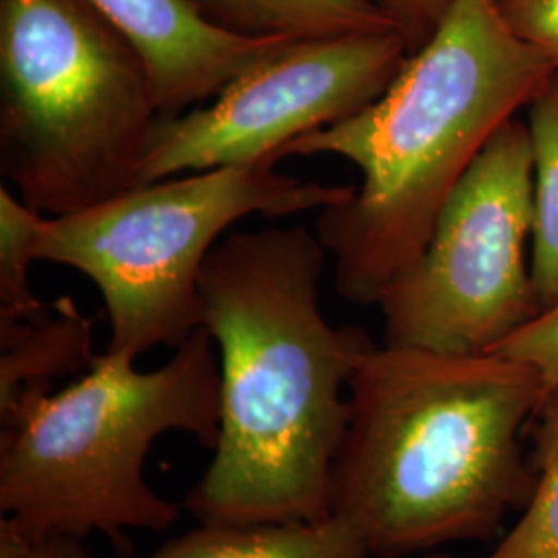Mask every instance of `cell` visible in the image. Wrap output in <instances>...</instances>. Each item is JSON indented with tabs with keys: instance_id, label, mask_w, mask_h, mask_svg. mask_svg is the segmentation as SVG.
Wrapping results in <instances>:
<instances>
[{
	"instance_id": "19",
	"label": "cell",
	"mask_w": 558,
	"mask_h": 558,
	"mask_svg": "<svg viewBox=\"0 0 558 558\" xmlns=\"http://www.w3.org/2000/svg\"><path fill=\"white\" fill-rule=\"evenodd\" d=\"M0 558H92L80 538L41 536L29 538L0 523Z\"/></svg>"
},
{
	"instance_id": "20",
	"label": "cell",
	"mask_w": 558,
	"mask_h": 558,
	"mask_svg": "<svg viewBox=\"0 0 558 558\" xmlns=\"http://www.w3.org/2000/svg\"><path fill=\"white\" fill-rule=\"evenodd\" d=\"M426 558H456V557H449V555H433V557H426Z\"/></svg>"
},
{
	"instance_id": "11",
	"label": "cell",
	"mask_w": 558,
	"mask_h": 558,
	"mask_svg": "<svg viewBox=\"0 0 558 558\" xmlns=\"http://www.w3.org/2000/svg\"><path fill=\"white\" fill-rule=\"evenodd\" d=\"M0 410L29 387H50L54 377L89 371L94 356V323L73 299L52 302L38 320L0 325Z\"/></svg>"
},
{
	"instance_id": "14",
	"label": "cell",
	"mask_w": 558,
	"mask_h": 558,
	"mask_svg": "<svg viewBox=\"0 0 558 558\" xmlns=\"http://www.w3.org/2000/svg\"><path fill=\"white\" fill-rule=\"evenodd\" d=\"M530 426L536 488L515 527L486 558H558V387Z\"/></svg>"
},
{
	"instance_id": "3",
	"label": "cell",
	"mask_w": 558,
	"mask_h": 558,
	"mask_svg": "<svg viewBox=\"0 0 558 558\" xmlns=\"http://www.w3.org/2000/svg\"><path fill=\"white\" fill-rule=\"evenodd\" d=\"M553 75L509 29L497 0H456L383 96L279 151V160L339 156L362 172L359 191L317 218L341 299L379 304L424 253L486 143Z\"/></svg>"
},
{
	"instance_id": "17",
	"label": "cell",
	"mask_w": 558,
	"mask_h": 558,
	"mask_svg": "<svg viewBox=\"0 0 558 558\" xmlns=\"http://www.w3.org/2000/svg\"><path fill=\"white\" fill-rule=\"evenodd\" d=\"M500 17L558 75V0H497Z\"/></svg>"
},
{
	"instance_id": "18",
	"label": "cell",
	"mask_w": 558,
	"mask_h": 558,
	"mask_svg": "<svg viewBox=\"0 0 558 558\" xmlns=\"http://www.w3.org/2000/svg\"><path fill=\"white\" fill-rule=\"evenodd\" d=\"M391 21L399 36L408 44L410 54L435 36L440 21L456 0H366Z\"/></svg>"
},
{
	"instance_id": "6",
	"label": "cell",
	"mask_w": 558,
	"mask_h": 558,
	"mask_svg": "<svg viewBox=\"0 0 558 558\" xmlns=\"http://www.w3.org/2000/svg\"><path fill=\"white\" fill-rule=\"evenodd\" d=\"M278 161L156 180L77 214L44 218L38 260L77 269L100 290L110 354L179 348L203 327L201 274L246 216L286 218L350 199L354 189L279 174Z\"/></svg>"
},
{
	"instance_id": "1",
	"label": "cell",
	"mask_w": 558,
	"mask_h": 558,
	"mask_svg": "<svg viewBox=\"0 0 558 558\" xmlns=\"http://www.w3.org/2000/svg\"><path fill=\"white\" fill-rule=\"evenodd\" d=\"M319 236L302 226L239 232L201 274L203 327L220 348V439L186 509L201 523L331 515L329 486L350 420L343 391L377 345L320 313Z\"/></svg>"
},
{
	"instance_id": "12",
	"label": "cell",
	"mask_w": 558,
	"mask_h": 558,
	"mask_svg": "<svg viewBox=\"0 0 558 558\" xmlns=\"http://www.w3.org/2000/svg\"><path fill=\"white\" fill-rule=\"evenodd\" d=\"M214 27L248 40H319L396 29L366 0H193Z\"/></svg>"
},
{
	"instance_id": "2",
	"label": "cell",
	"mask_w": 558,
	"mask_h": 558,
	"mask_svg": "<svg viewBox=\"0 0 558 558\" xmlns=\"http://www.w3.org/2000/svg\"><path fill=\"white\" fill-rule=\"evenodd\" d=\"M329 509L373 558L488 542L536 488L523 430L546 399L538 371L502 354L377 345L348 387Z\"/></svg>"
},
{
	"instance_id": "16",
	"label": "cell",
	"mask_w": 558,
	"mask_h": 558,
	"mask_svg": "<svg viewBox=\"0 0 558 558\" xmlns=\"http://www.w3.org/2000/svg\"><path fill=\"white\" fill-rule=\"evenodd\" d=\"M493 354L532 364L542 377L548 398L558 387V302L500 343Z\"/></svg>"
},
{
	"instance_id": "8",
	"label": "cell",
	"mask_w": 558,
	"mask_h": 558,
	"mask_svg": "<svg viewBox=\"0 0 558 558\" xmlns=\"http://www.w3.org/2000/svg\"><path fill=\"white\" fill-rule=\"evenodd\" d=\"M408 57L396 29L281 41L207 106L158 117L133 186L279 161L288 143L350 119L383 96Z\"/></svg>"
},
{
	"instance_id": "13",
	"label": "cell",
	"mask_w": 558,
	"mask_h": 558,
	"mask_svg": "<svg viewBox=\"0 0 558 558\" xmlns=\"http://www.w3.org/2000/svg\"><path fill=\"white\" fill-rule=\"evenodd\" d=\"M525 112L534 154L532 278L542 313L558 302V75Z\"/></svg>"
},
{
	"instance_id": "15",
	"label": "cell",
	"mask_w": 558,
	"mask_h": 558,
	"mask_svg": "<svg viewBox=\"0 0 558 558\" xmlns=\"http://www.w3.org/2000/svg\"><path fill=\"white\" fill-rule=\"evenodd\" d=\"M44 218L7 186L0 189V325L38 320L52 311V302L38 299L29 283Z\"/></svg>"
},
{
	"instance_id": "4",
	"label": "cell",
	"mask_w": 558,
	"mask_h": 558,
	"mask_svg": "<svg viewBox=\"0 0 558 558\" xmlns=\"http://www.w3.org/2000/svg\"><path fill=\"white\" fill-rule=\"evenodd\" d=\"M216 341L199 327L163 366L101 354L73 385L21 391L0 410V513L29 538L100 532L129 553L126 530L163 532L180 507L145 480L154 440L170 430L220 439Z\"/></svg>"
},
{
	"instance_id": "9",
	"label": "cell",
	"mask_w": 558,
	"mask_h": 558,
	"mask_svg": "<svg viewBox=\"0 0 558 558\" xmlns=\"http://www.w3.org/2000/svg\"><path fill=\"white\" fill-rule=\"evenodd\" d=\"M129 41L149 73L160 117L214 100L286 40H248L214 27L193 0H89Z\"/></svg>"
},
{
	"instance_id": "7",
	"label": "cell",
	"mask_w": 558,
	"mask_h": 558,
	"mask_svg": "<svg viewBox=\"0 0 558 558\" xmlns=\"http://www.w3.org/2000/svg\"><path fill=\"white\" fill-rule=\"evenodd\" d=\"M532 232L534 154L515 117L459 180L418 260L380 296L383 343L493 354L539 315Z\"/></svg>"
},
{
	"instance_id": "10",
	"label": "cell",
	"mask_w": 558,
	"mask_h": 558,
	"mask_svg": "<svg viewBox=\"0 0 558 558\" xmlns=\"http://www.w3.org/2000/svg\"><path fill=\"white\" fill-rule=\"evenodd\" d=\"M151 558H373L341 519L288 523H201Z\"/></svg>"
},
{
	"instance_id": "5",
	"label": "cell",
	"mask_w": 558,
	"mask_h": 558,
	"mask_svg": "<svg viewBox=\"0 0 558 558\" xmlns=\"http://www.w3.org/2000/svg\"><path fill=\"white\" fill-rule=\"evenodd\" d=\"M158 117L145 62L89 0H0V172L27 207L131 189Z\"/></svg>"
}]
</instances>
